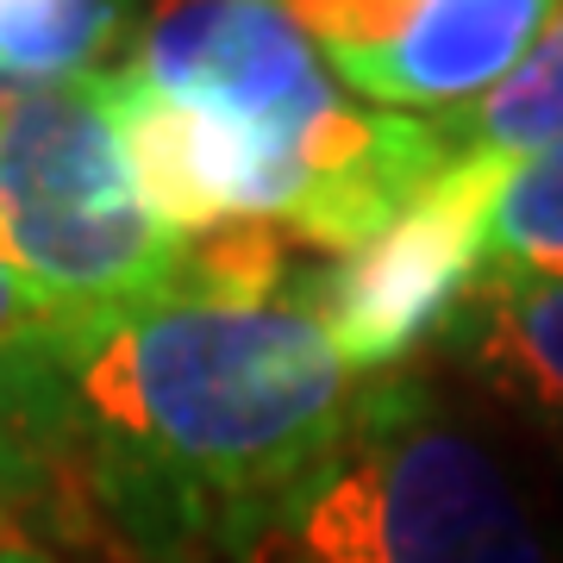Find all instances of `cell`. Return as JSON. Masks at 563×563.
Masks as SVG:
<instances>
[{
  "instance_id": "cell-6",
  "label": "cell",
  "mask_w": 563,
  "mask_h": 563,
  "mask_svg": "<svg viewBox=\"0 0 563 563\" xmlns=\"http://www.w3.org/2000/svg\"><path fill=\"white\" fill-rule=\"evenodd\" d=\"M451 339L476 383L532 426L563 432V282L483 269L451 320Z\"/></svg>"
},
{
  "instance_id": "cell-7",
  "label": "cell",
  "mask_w": 563,
  "mask_h": 563,
  "mask_svg": "<svg viewBox=\"0 0 563 563\" xmlns=\"http://www.w3.org/2000/svg\"><path fill=\"white\" fill-rule=\"evenodd\" d=\"M444 132L457 151L501 163H532L563 151V7L532 38V51L507 69V81H495L476 107L444 113Z\"/></svg>"
},
{
  "instance_id": "cell-2",
  "label": "cell",
  "mask_w": 563,
  "mask_h": 563,
  "mask_svg": "<svg viewBox=\"0 0 563 563\" xmlns=\"http://www.w3.org/2000/svg\"><path fill=\"white\" fill-rule=\"evenodd\" d=\"M244 563H544V539L476 432L383 383Z\"/></svg>"
},
{
  "instance_id": "cell-1",
  "label": "cell",
  "mask_w": 563,
  "mask_h": 563,
  "mask_svg": "<svg viewBox=\"0 0 563 563\" xmlns=\"http://www.w3.org/2000/svg\"><path fill=\"white\" fill-rule=\"evenodd\" d=\"M63 444L44 488L163 563L251 558L351 426V369L307 301H157L51 344Z\"/></svg>"
},
{
  "instance_id": "cell-14",
  "label": "cell",
  "mask_w": 563,
  "mask_h": 563,
  "mask_svg": "<svg viewBox=\"0 0 563 563\" xmlns=\"http://www.w3.org/2000/svg\"><path fill=\"white\" fill-rule=\"evenodd\" d=\"M0 563H63L57 551H44V544H32L25 539V526L20 532H7V539H0Z\"/></svg>"
},
{
  "instance_id": "cell-13",
  "label": "cell",
  "mask_w": 563,
  "mask_h": 563,
  "mask_svg": "<svg viewBox=\"0 0 563 563\" xmlns=\"http://www.w3.org/2000/svg\"><path fill=\"white\" fill-rule=\"evenodd\" d=\"M38 495H44V483H32V476H7V470H0V539H7V532H20L25 507L38 501Z\"/></svg>"
},
{
  "instance_id": "cell-10",
  "label": "cell",
  "mask_w": 563,
  "mask_h": 563,
  "mask_svg": "<svg viewBox=\"0 0 563 563\" xmlns=\"http://www.w3.org/2000/svg\"><path fill=\"white\" fill-rule=\"evenodd\" d=\"M63 444V376L51 351L0 357V470L44 483Z\"/></svg>"
},
{
  "instance_id": "cell-4",
  "label": "cell",
  "mask_w": 563,
  "mask_h": 563,
  "mask_svg": "<svg viewBox=\"0 0 563 563\" xmlns=\"http://www.w3.org/2000/svg\"><path fill=\"white\" fill-rule=\"evenodd\" d=\"M514 169L520 163L457 151L451 169L395 225L332 257L320 276H307L301 301L320 313L351 376H383L439 332H451L470 288L488 269L495 207Z\"/></svg>"
},
{
  "instance_id": "cell-12",
  "label": "cell",
  "mask_w": 563,
  "mask_h": 563,
  "mask_svg": "<svg viewBox=\"0 0 563 563\" xmlns=\"http://www.w3.org/2000/svg\"><path fill=\"white\" fill-rule=\"evenodd\" d=\"M76 320H63L57 307L44 301L32 282H20L0 263V357H20V351H51Z\"/></svg>"
},
{
  "instance_id": "cell-5",
  "label": "cell",
  "mask_w": 563,
  "mask_h": 563,
  "mask_svg": "<svg viewBox=\"0 0 563 563\" xmlns=\"http://www.w3.org/2000/svg\"><path fill=\"white\" fill-rule=\"evenodd\" d=\"M563 0H413L401 32L332 76L383 113H463L507 81Z\"/></svg>"
},
{
  "instance_id": "cell-9",
  "label": "cell",
  "mask_w": 563,
  "mask_h": 563,
  "mask_svg": "<svg viewBox=\"0 0 563 563\" xmlns=\"http://www.w3.org/2000/svg\"><path fill=\"white\" fill-rule=\"evenodd\" d=\"M488 269L532 282H563V151L520 163L495 207Z\"/></svg>"
},
{
  "instance_id": "cell-8",
  "label": "cell",
  "mask_w": 563,
  "mask_h": 563,
  "mask_svg": "<svg viewBox=\"0 0 563 563\" xmlns=\"http://www.w3.org/2000/svg\"><path fill=\"white\" fill-rule=\"evenodd\" d=\"M120 32L125 0H0V88L95 76Z\"/></svg>"
},
{
  "instance_id": "cell-11",
  "label": "cell",
  "mask_w": 563,
  "mask_h": 563,
  "mask_svg": "<svg viewBox=\"0 0 563 563\" xmlns=\"http://www.w3.org/2000/svg\"><path fill=\"white\" fill-rule=\"evenodd\" d=\"M282 7L295 13V25H301L307 38L320 44V57L332 69H344V63L383 51L401 32L413 0H282Z\"/></svg>"
},
{
  "instance_id": "cell-3",
  "label": "cell",
  "mask_w": 563,
  "mask_h": 563,
  "mask_svg": "<svg viewBox=\"0 0 563 563\" xmlns=\"http://www.w3.org/2000/svg\"><path fill=\"white\" fill-rule=\"evenodd\" d=\"M0 263L63 320L169 295L181 239L132 176L101 69L0 88Z\"/></svg>"
}]
</instances>
